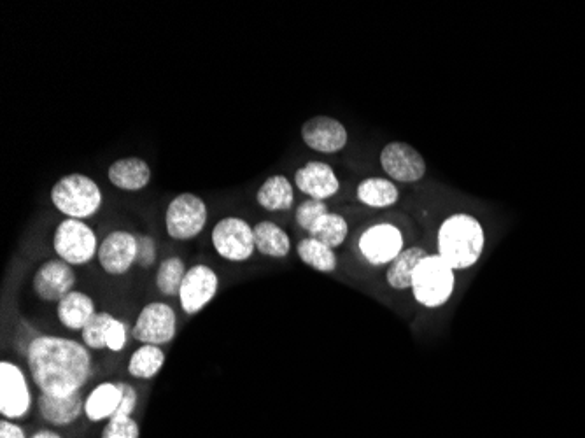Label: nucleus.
Listing matches in <instances>:
<instances>
[{
	"mask_svg": "<svg viewBox=\"0 0 585 438\" xmlns=\"http://www.w3.org/2000/svg\"><path fill=\"white\" fill-rule=\"evenodd\" d=\"M428 253L419 246L403 249L398 258L389 263L386 270V283L395 291L412 290V279L419 263L423 262Z\"/></svg>",
	"mask_w": 585,
	"mask_h": 438,
	"instance_id": "4be33fe9",
	"label": "nucleus"
},
{
	"mask_svg": "<svg viewBox=\"0 0 585 438\" xmlns=\"http://www.w3.org/2000/svg\"><path fill=\"white\" fill-rule=\"evenodd\" d=\"M218 290V272L205 263L193 265L186 272L183 286L179 291V304L184 314L195 316L198 312L204 311L205 307L216 298Z\"/></svg>",
	"mask_w": 585,
	"mask_h": 438,
	"instance_id": "9b49d317",
	"label": "nucleus"
},
{
	"mask_svg": "<svg viewBox=\"0 0 585 438\" xmlns=\"http://www.w3.org/2000/svg\"><path fill=\"white\" fill-rule=\"evenodd\" d=\"M437 242L438 256L458 272L479 263L486 235L479 219L470 214H454L440 225Z\"/></svg>",
	"mask_w": 585,
	"mask_h": 438,
	"instance_id": "f03ea898",
	"label": "nucleus"
},
{
	"mask_svg": "<svg viewBox=\"0 0 585 438\" xmlns=\"http://www.w3.org/2000/svg\"><path fill=\"white\" fill-rule=\"evenodd\" d=\"M176 335L177 314L167 302L144 305L132 328V337L149 346H167Z\"/></svg>",
	"mask_w": 585,
	"mask_h": 438,
	"instance_id": "1a4fd4ad",
	"label": "nucleus"
},
{
	"mask_svg": "<svg viewBox=\"0 0 585 438\" xmlns=\"http://www.w3.org/2000/svg\"><path fill=\"white\" fill-rule=\"evenodd\" d=\"M212 248L226 262L242 263L253 258L256 251L254 227L239 216L219 219L211 232Z\"/></svg>",
	"mask_w": 585,
	"mask_h": 438,
	"instance_id": "0eeeda50",
	"label": "nucleus"
},
{
	"mask_svg": "<svg viewBox=\"0 0 585 438\" xmlns=\"http://www.w3.org/2000/svg\"><path fill=\"white\" fill-rule=\"evenodd\" d=\"M86 396L83 391L69 396H51L39 393L37 409L46 423L57 428H65L85 416Z\"/></svg>",
	"mask_w": 585,
	"mask_h": 438,
	"instance_id": "f3484780",
	"label": "nucleus"
},
{
	"mask_svg": "<svg viewBox=\"0 0 585 438\" xmlns=\"http://www.w3.org/2000/svg\"><path fill=\"white\" fill-rule=\"evenodd\" d=\"M209 207L195 193H181L172 198L165 211V230L174 241H191L204 232Z\"/></svg>",
	"mask_w": 585,
	"mask_h": 438,
	"instance_id": "423d86ee",
	"label": "nucleus"
},
{
	"mask_svg": "<svg viewBox=\"0 0 585 438\" xmlns=\"http://www.w3.org/2000/svg\"><path fill=\"white\" fill-rule=\"evenodd\" d=\"M300 134L307 148L323 155H335L349 142L347 128L332 116H314L305 121Z\"/></svg>",
	"mask_w": 585,
	"mask_h": 438,
	"instance_id": "2eb2a0df",
	"label": "nucleus"
},
{
	"mask_svg": "<svg viewBox=\"0 0 585 438\" xmlns=\"http://www.w3.org/2000/svg\"><path fill=\"white\" fill-rule=\"evenodd\" d=\"M25 356L32 382L44 395H74L83 391L92 377V354L78 340L37 335L30 340Z\"/></svg>",
	"mask_w": 585,
	"mask_h": 438,
	"instance_id": "f257e3e1",
	"label": "nucleus"
},
{
	"mask_svg": "<svg viewBox=\"0 0 585 438\" xmlns=\"http://www.w3.org/2000/svg\"><path fill=\"white\" fill-rule=\"evenodd\" d=\"M309 237L316 241L323 242L332 249H337L346 242L349 235V225L346 218L337 212H326L321 218L309 228Z\"/></svg>",
	"mask_w": 585,
	"mask_h": 438,
	"instance_id": "bb28decb",
	"label": "nucleus"
},
{
	"mask_svg": "<svg viewBox=\"0 0 585 438\" xmlns=\"http://www.w3.org/2000/svg\"><path fill=\"white\" fill-rule=\"evenodd\" d=\"M256 202L268 212L289 211L295 204V188L284 174H275L258 188Z\"/></svg>",
	"mask_w": 585,
	"mask_h": 438,
	"instance_id": "412c9836",
	"label": "nucleus"
},
{
	"mask_svg": "<svg viewBox=\"0 0 585 438\" xmlns=\"http://www.w3.org/2000/svg\"><path fill=\"white\" fill-rule=\"evenodd\" d=\"M95 300L85 291L74 290L57 304V318L71 332H83L97 314Z\"/></svg>",
	"mask_w": 585,
	"mask_h": 438,
	"instance_id": "6ab92c4d",
	"label": "nucleus"
},
{
	"mask_svg": "<svg viewBox=\"0 0 585 438\" xmlns=\"http://www.w3.org/2000/svg\"><path fill=\"white\" fill-rule=\"evenodd\" d=\"M356 198L372 209H386L398 202L400 190L395 181L386 177H367L356 188Z\"/></svg>",
	"mask_w": 585,
	"mask_h": 438,
	"instance_id": "5701e85b",
	"label": "nucleus"
},
{
	"mask_svg": "<svg viewBox=\"0 0 585 438\" xmlns=\"http://www.w3.org/2000/svg\"><path fill=\"white\" fill-rule=\"evenodd\" d=\"M358 249L363 260L372 267L389 265L405 249L402 230L391 223L372 225L360 235Z\"/></svg>",
	"mask_w": 585,
	"mask_h": 438,
	"instance_id": "9d476101",
	"label": "nucleus"
},
{
	"mask_svg": "<svg viewBox=\"0 0 585 438\" xmlns=\"http://www.w3.org/2000/svg\"><path fill=\"white\" fill-rule=\"evenodd\" d=\"M326 212H330L325 200H316V198H307L302 204L298 205L297 212H295V221L298 227L309 232V228L318 221L321 216H325Z\"/></svg>",
	"mask_w": 585,
	"mask_h": 438,
	"instance_id": "c756f323",
	"label": "nucleus"
},
{
	"mask_svg": "<svg viewBox=\"0 0 585 438\" xmlns=\"http://www.w3.org/2000/svg\"><path fill=\"white\" fill-rule=\"evenodd\" d=\"M34 403L29 377L15 361L0 363V416L9 421H22L30 416Z\"/></svg>",
	"mask_w": 585,
	"mask_h": 438,
	"instance_id": "6e6552de",
	"label": "nucleus"
},
{
	"mask_svg": "<svg viewBox=\"0 0 585 438\" xmlns=\"http://www.w3.org/2000/svg\"><path fill=\"white\" fill-rule=\"evenodd\" d=\"M0 438H29L20 424L9 419L0 421Z\"/></svg>",
	"mask_w": 585,
	"mask_h": 438,
	"instance_id": "72a5a7b5",
	"label": "nucleus"
},
{
	"mask_svg": "<svg viewBox=\"0 0 585 438\" xmlns=\"http://www.w3.org/2000/svg\"><path fill=\"white\" fill-rule=\"evenodd\" d=\"M158 258L156 241L151 235H137V265L142 269H151Z\"/></svg>",
	"mask_w": 585,
	"mask_h": 438,
	"instance_id": "2f4dec72",
	"label": "nucleus"
},
{
	"mask_svg": "<svg viewBox=\"0 0 585 438\" xmlns=\"http://www.w3.org/2000/svg\"><path fill=\"white\" fill-rule=\"evenodd\" d=\"M99 237L86 221L65 218L53 234V249L60 260L81 267L99 255Z\"/></svg>",
	"mask_w": 585,
	"mask_h": 438,
	"instance_id": "39448f33",
	"label": "nucleus"
},
{
	"mask_svg": "<svg viewBox=\"0 0 585 438\" xmlns=\"http://www.w3.org/2000/svg\"><path fill=\"white\" fill-rule=\"evenodd\" d=\"M30 438H64L62 435H58L57 431L53 430H41L36 431Z\"/></svg>",
	"mask_w": 585,
	"mask_h": 438,
	"instance_id": "f704fd0d",
	"label": "nucleus"
},
{
	"mask_svg": "<svg viewBox=\"0 0 585 438\" xmlns=\"http://www.w3.org/2000/svg\"><path fill=\"white\" fill-rule=\"evenodd\" d=\"M165 360H167V356L163 353L162 347L142 344L130 356V361H128V374L132 375L134 379L151 381L153 377H156V375L162 372Z\"/></svg>",
	"mask_w": 585,
	"mask_h": 438,
	"instance_id": "a878e982",
	"label": "nucleus"
},
{
	"mask_svg": "<svg viewBox=\"0 0 585 438\" xmlns=\"http://www.w3.org/2000/svg\"><path fill=\"white\" fill-rule=\"evenodd\" d=\"M76 286V272L69 263L53 258L44 262L32 277V290L46 304H60Z\"/></svg>",
	"mask_w": 585,
	"mask_h": 438,
	"instance_id": "f8f14e48",
	"label": "nucleus"
},
{
	"mask_svg": "<svg viewBox=\"0 0 585 438\" xmlns=\"http://www.w3.org/2000/svg\"><path fill=\"white\" fill-rule=\"evenodd\" d=\"M186 272H188L186 263L179 256L165 258L156 270V290L160 291L163 297H179Z\"/></svg>",
	"mask_w": 585,
	"mask_h": 438,
	"instance_id": "cd10ccee",
	"label": "nucleus"
},
{
	"mask_svg": "<svg viewBox=\"0 0 585 438\" xmlns=\"http://www.w3.org/2000/svg\"><path fill=\"white\" fill-rule=\"evenodd\" d=\"M113 321V314H109V312H97L95 318L83 328V332H81V342H83L88 349H92V351H102V349H107Z\"/></svg>",
	"mask_w": 585,
	"mask_h": 438,
	"instance_id": "c85d7f7f",
	"label": "nucleus"
},
{
	"mask_svg": "<svg viewBox=\"0 0 585 438\" xmlns=\"http://www.w3.org/2000/svg\"><path fill=\"white\" fill-rule=\"evenodd\" d=\"M99 265L107 276H125L137 263V235L127 230H114L100 242Z\"/></svg>",
	"mask_w": 585,
	"mask_h": 438,
	"instance_id": "4468645a",
	"label": "nucleus"
},
{
	"mask_svg": "<svg viewBox=\"0 0 585 438\" xmlns=\"http://www.w3.org/2000/svg\"><path fill=\"white\" fill-rule=\"evenodd\" d=\"M100 438H141V428L134 417L109 419Z\"/></svg>",
	"mask_w": 585,
	"mask_h": 438,
	"instance_id": "7c9ffc66",
	"label": "nucleus"
},
{
	"mask_svg": "<svg viewBox=\"0 0 585 438\" xmlns=\"http://www.w3.org/2000/svg\"><path fill=\"white\" fill-rule=\"evenodd\" d=\"M456 290V270L438 255H428L419 263L412 279V295L424 309H440Z\"/></svg>",
	"mask_w": 585,
	"mask_h": 438,
	"instance_id": "20e7f679",
	"label": "nucleus"
},
{
	"mask_svg": "<svg viewBox=\"0 0 585 438\" xmlns=\"http://www.w3.org/2000/svg\"><path fill=\"white\" fill-rule=\"evenodd\" d=\"M151 167L141 156H125L109 165L107 177L121 191H142L151 183Z\"/></svg>",
	"mask_w": 585,
	"mask_h": 438,
	"instance_id": "a211bd4d",
	"label": "nucleus"
},
{
	"mask_svg": "<svg viewBox=\"0 0 585 438\" xmlns=\"http://www.w3.org/2000/svg\"><path fill=\"white\" fill-rule=\"evenodd\" d=\"M50 198L65 218L81 221L93 218L104 204L99 184L81 172H72L58 179L51 188Z\"/></svg>",
	"mask_w": 585,
	"mask_h": 438,
	"instance_id": "7ed1b4c3",
	"label": "nucleus"
},
{
	"mask_svg": "<svg viewBox=\"0 0 585 438\" xmlns=\"http://www.w3.org/2000/svg\"><path fill=\"white\" fill-rule=\"evenodd\" d=\"M121 388V405L116 416L114 417H132L135 409H137V403H139V395H137V389L128 384V382H118Z\"/></svg>",
	"mask_w": 585,
	"mask_h": 438,
	"instance_id": "473e14b6",
	"label": "nucleus"
},
{
	"mask_svg": "<svg viewBox=\"0 0 585 438\" xmlns=\"http://www.w3.org/2000/svg\"><path fill=\"white\" fill-rule=\"evenodd\" d=\"M121 388L118 382H100L86 395L85 417L90 423H102L116 416L121 405Z\"/></svg>",
	"mask_w": 585,
	"mask_h": 438,
	"instance_id": "aec40b11",
	"label": "nucleus"
},
{
	"mask_svg": "<svg viewBox=\"0 0 585 438\" xmlns=\"http://www.w3.org/2000/svg\"><path fill=\"white\" fill-rule=\"evenodd\" d=\"M381 167L391 181L412 184L426 176L423 155L407 142H389L381 151Z\"/></svg>",
	"mask_w": 585,
	"mask_h": 438,
	"instance_id": "ddd939ff",
	"label": "nucleus"
},
{
	"mask_svg": "<svg viewBox=\"0 0 585 438\" xmlns=\"http://www.w3.org/2000/svg\"><path fill=\"white\" fill-rule=\"evenodd\" d=\"M256 251L267 258H286L291 251L288 232L272 221H260L254 225Z\"/></svg>",
	"mask_w": 585,
	"mask_h": 438,
	"instance_id": "b1692460",
	"label": "nucleus"
},
{
	"mask_svg": "<svg viewBox=\"0 0 585 438\" xmlns=\"http://www.w3.org/2000/svg\"><path fill=\"white\" fill-rule=\"evenodd\" d=\"M295 186L309 198L328 200L340 191V181L332 165L309 162L295 172Z\"/></svg>",
	"mask_w": 585,
	"mask_h": 438,
	"instance_id": "dca6fc26",
	"label": "nucleus"
},
{
	"mask_svg": "<svg viewBox=\"0 0 585 438\" xmlns=\"http://www.w3.org/2000/svg\"><path fill=\"white\" fill-rule=\"evenodd\" d=\"M297 255L307 267L318 270L321 274H332L339 267V258L335 249L312 237H305L298 242Z\"/></svg>",
	"mask_w": 585,
	"mask_h": 438,
	"instance_id": "393cba45",
	"label": "nucleus"
}]
</instances>
